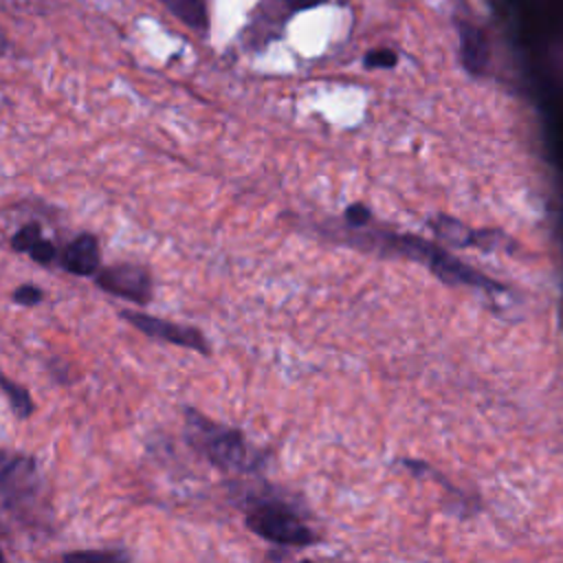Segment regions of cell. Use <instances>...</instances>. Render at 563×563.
<instances>
[{
    "label": "cell",
    "instance_id": "6da1fadb",
    "mask_svg": "<svg viewBox=\"0 0 563 563\" xmlns=\"http://www.w3.org/2000/svg\"><path fill=\"white\" fill-rule=\"evenodd\" d=\"M187 438L213 466L220 471H249L253 468L251 451L244 435L235 429L222 427L196 409L187 407Z\"/></svg>",
    "mask_w": 563,
    "mask_h": 563
},
{
    "label": "cell",
    "instance_id": "7a4b0ae2",
    "mask_svg": "<svg viewBox=\"0 0 563 563\" xmlns=\"http://www.w3.org/2000/svg\"><path fill=\"white\" fill-rule=\"evenodd\" d=\"M246 526L257 537L275 545L303 548L312 541V532L301 523V519L288 506L275 499L255 501L246 510Z\"/></svg>",
    "mask_w": 563,
    "mask_h": 563
},
{
    "label": "cell",
    "instance_id": "3957f363",
    "mask_svg": "<svg viewBox=\"0 0 563 563\" xmlns=\"http://www.w3.org/2000/svg\"><path fill=\"white\" fill-rule=\"evenodd\" d=\"M97 286L114 297H123L136 303L152 299L150 271L136 264H117L97 273Z\"/></svg>",
    "mask_w": 563,
    "mask_h": 563
},
{
    "label": "cell",
    "instance_id": "277c9868",
    "mask_svg": "<svg viewBox=\"0 0 563 563\" xmlns=\"http://www.w3.org/2000/svg\"><path fill=\"white\" fill-rule=\"evenodd\" d=\"M121 317L152 339H161L165 343L180 345V347H191L202 354L209 352V345H207L202 332L196 328H187L180 323H172V321H165V319H158L152 314H141V312H130V310H123Z\"/></svg>",
    "mask_w": 563,
    "mask_h": 563
},
{
    "label": "cell",
    "instance_id": "5b68a950",
    "mask_svg": "<svg viewBox=\"0 0 563 563\" xmlns=\"http://www.w3.org/2000/svg\"><path fill=\"white\" fill-rule=\"evenodd\" d=\"M35 484V464L26 455H2L0 457V493L9 501L24 499Z\"/></svg>",
    "mask_w": 563,
    "mask_h": 563
},
{
    "label": "cell",
    "instance_id": "8992f818",
    "mask_svg": "<svg viewBox=\"0 0 563 563\" xmlns=\"http://www.w3.org/2000/svg\"><path fill=\"white\" fill-rule=\"evenodd\" d=\"M62 266L73 275H95L99 268V242L90 233L77 235L62 253Z\"/></svg>",
    "mask_w": 563,
    "mask_h": 563
},
{
    "label": "cell",
    "instance_id": "52a82bcc",
    "mask_svg": "<svg viewBox=\"0 0 563 563\" xmlns=\"http://www.w3.org/2000/svg\"><path fill=\"white\" fill-rule=\"evenodd\" d=\"M460 57L471 73H482L488 62V46L482 31L468 22L460 24Z\"/></svg>",
    "mask_w": 563,
    "mask_h": 563
},
{
    "label": "cell",
    "instance_id": "ba28073f",
    "mask_svg": "<svg viewBox=\"0 0 563 563\" xmlns=\"http://www.w3.org/2000/svg\"><path fill=\"white\" fill-rule=\"evenodd\" d=\"M169 13L185 22L194 31H207L209 18L205 0H161Z\"/></svg>",
    "mask_w": 563,
    "mask_h": 563
},
{
    "label": "cell",
    "instance_id": "9c48e42d",
    "mask_svg": "<svg viewBox=\"0 0 563 563\" xmlns=\"http://www.w3.org/2000/svg\"><path fill=\"white\" fill-rule=\"evenodd\" d=\"M0 389H2L4 396L9 398L11 409L15 411L18 418L31 416V411H33V400H31V394H29L26 387H22V385H18L15 380H11V378H7L4 374H0Z\"/></svg>",
    "mask_w": 563,
    "mask_h": 563
},
{
    "label": "cell",
    "instance_id": "30bf717a",
    "mask_svg": "<svg viewBox=\"0 0 563 563\" xmlns=\"http://www.w3.org/2000/svg\"><path fill=\"white\" fill-rule=\"evenodd\" d=\"M128 559L123 552H106V550H81V552H68L64 554V561H77V563H114Z\"/></svg>",
    "mask_w": 563,
    "mask_h": 563
},
{
    "label": "cell",
    "instance_id": "8fae6325",
    "mask_svg": "<svg viewBox=\"0 0 563 563\" xmlns=\"http://www.w3.org/2000/svg\"><path fill=\"white\" fill-rule=\"evenodd\" d=\"M42 240L40 235V224L37 222H29L24 224L13 238H11V246L20 253H29L37 242Z\"/></svg>",
    "mask_w": 563,
    "mask_h": 563
},
{
    "label": "cell",
    "instance_id": "7c38bea8",
    "mask_svg": "<svg viewBox=\"0 0 563 563\" xmlns=\"http://www.w3.org/2000/svg\"><path fill=\"white\" fill-rule=\"evenodd\" d=\"M396 64V55L387 48H374L365 55L367 68H391Z\"/></svg>",
    "mask_w": 563,
    "mask_h": 563
},
{
    "label": "cell",
    "instance_id": "4fadbf2b",
    "mask_svg": "<svg viewBox=\"0 0 563 563\" xmlns=\"http://www.w3.org/2000/svg\"><path fill=\"white\" fill-rule=\"evenodd\" d=\"M13 301H18L22 306H35L42 301V290L33 284H24L13 290Z\"/></svg>",
    "mask_w": 563,
    "mask_h": 563
},
{
    "label": "cell",
    "instance_id": "5bb4252c",
    "mask_svg": "<svg viewBox=\"0 0 563 563\" xmlns=\"http://www.w3.org/2000/svg\"><path fill=\"white\" fill-rule=\"evenodd\" d=\"M29 255L37 262V264H51L53 260H55V246H53V242H48V240H40L31 251H29Z\"/></svg>",
    "mask_w": 563,
    "mask_h": 563
},
{
    "label": "cell",
    "instance_id": "9a60e30c",
    "mask_svg": "<svg viewBox=\"0 0 563 563\" xmlns=\"http://www.w3.org/2000/svg\"><path fill=\"white\" fill-rule=\"evenodd\" d=\"M345 216H347V222H352V224H363V222L369 218L367 209L361 207V205H352Z\"/></svg>",
    "mask_w": 563,
    "mask_h": 563
},
{
    "label": "cell",
    "instance_id": "2e32d148",
    "mask_svg": "<svg viewBox=\"0 0 563 563\" xmlns=\"http://www.w3.org/2000/svg\"><path fill=\"white\" fill-rule=\"evenodd\" d=\"M284 2L290 4L292 9H308V7H314V4H319L323 0H284Z\"/></svg>",
    "mask_w": 563,
    "mask_h": 563
},
{
    "label": "cell",
    "instance_id": "e0dca14e",
    "mask_svg": "<svg viewBox=\"0 0 563 563\" xmlns=\"http://www.w3.org/2000/svg\"><path fill=\"white\" fill-rule=\"evenodd\" d=\"M7 51V37H4V33H2V29H0V55Z\"/></svg>",
    "mask_w": 563,
    "mask_h": 563
},
{
    "label": "cell",
    "instance_id": "ac0fdd59",
    "mask_svg": "<svg viewBox=\"0 0 563 563\" xmlns=\"http://www.w3.org/2000/svg\"><path fill=\"white\" fill-rule=\"evenodd\" d=\"M2 559H4V554H2V552H0V561H2Z\"/></svg>",
    "mask_w": 563,
    "mask_h": 563
}]
</instances>
